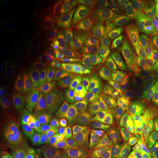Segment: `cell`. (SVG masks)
<instances>
[{
  "mask_svg": "<svg viewBox=\"0 0 158 158\" xmlns=\"http://www.w3.org/2000/svg\"><path fill=\"white\" fill-rule=\"evenodd\" d=\"M93 56L102 80H114L118 73L138 64L139 48L128 40L122 18L108 23L98 35Z\"/></svg>",
  "mask_w": 158,
  "mask_h": 158,
  "instance_id": "1",
  "label": "cell"
},
{
  "mask_svg": "<svg viewBox=\"0 0 158 158\" xmlns=\"http://www.w3.org/2000/svg\"><path fill=\"white\" fill-rule=\"evenodd\" d=\"M147 77V66L141 62L122 71L114 79L110 105L118 119L122 117L125 108L134 97L141 92Z\"/></svg>",
  "mask_w": 158,
  "mask_h": 158,
  "instance_id": "2",
  "label": "cell"
},
{
  "mask_svg": "<svg viewBox=\"0 0 158 158\" xmlns=\"http://www.w3.org/2000/svg\"><path fill=\"white\" fill-rule=\"evenodd\" d=\"M157 7L155 0L136 2L122 15L128 40L138 48L150 34Z\"/></svg>",
  "mask_w": 158,
  "mask_h": 158,
  "instance_id": "3",
  "label": "cell"
},
{
  "mask_svg": "<svg viewBox=\"0 0 158 158\" xmlns=\"http://www.w3.org/2000/svg\"><path fill=\"white\" fill-rule=\"evenodd\" d=\"M74 110L70 97H62L56 103L39 116L36 124L37 135L43 140L49 139L63 132Z\"/></svg>",
  "mask_w": 158,
  "mask_h": 158,
  "instance_id": "4",
  "label": "cell"
},
{
  "mask_svg": "<svg viewBox=\"0 0 158 158\" xmlns=\"http://www.w3.org/2000/svg\"><path fill=\"white\" fill-rule=\"evenodd\" d=\"M98 133H100L98 126L91 123L74 110L62 132L64 154L71 156L84 149L86 143Z\"/></svg>",
  "mask_w": 158,
  "mask_h": 158,
  "instance_id": "5",
  "label": "cell"
},
{
  "mask_svg": "<svg viewBox=\"0 0 158 158\" xmlns=\"http://www.w3.org/2000/svg\"><path fill=\"white\" fill-rule=\"evenodd\" d=\"M102 81L100 70L95 68H82L71 73L70 98L75 110H78L85 100L100 88Z\"/></svg>",
  "mask_w": 158,
  "mask_h": 158,
  "instance_id": "6",
  "label": "cell"
},
{
  "mask_svg": "<svg viewBox=\"0 0 158 158\" xmlns=\"http://www.w3.org/2000/svg\"><path fill=\"white\" fill-rule=\"evenodd\" d=\"M66 35L69 47L74 52H94L98 35L85 19L79 17L70 19L66 25Z\"/></svg>",
  "mask_w": 158,
  "mask_h": 158,
  "instance_id": "7",
  "label": "cell"
},
{
  "mask_svg": "<svg viewBox=\"0 0 158 158\" xmlns=\"http://www.w3.org/2000/svg\"><path fill=\"white\" fill-rule=\"evenodd\" d=\"M59 89L56 87H45L34 94L29 104V110L31 115L37 116L56 103Z\"/></svg>",
  "mask_w": 158,
  "mask_h": 158,
  "instance_id": "8",
  "label": "cell"
},
{
  "mask_svg": "<svg viewBox=\"0 0 158 158\" xmlns=\"http://www.w3.org/2000/svg\"><path fill=\"white\" fill-rule=\"evenodd\" d=\"M84 149L109 158H121L115 142L108 132L98 133L86 143Z\"/></svg>",
  "mask_w": 158,
  "mask_h": 158,
  "instance_id": "9",
  "label": "cell"
},
{
  "mask_svg": "<svg viewBox=\"0 0 158 158\" xmlns=\"http://www.w3.org/2000/svg\"><path fill=\"white\" fill-rule=\"evenodd\" d=\"M103 94L101 88L97 89L86 99L78 111L82 116L94 125H98L100 120Z\"/></svg>",
  "mask_w": 158,
  "mask_h": 158,
  "instance_id": "10",
  "label": "cell"
},
{
  "mask_svg": "<svg viewBox=\"0 0 158 158\" xmlns=\"http://www.w3.org/2000/svg\"><path fill=\"white\" fill-rule=\"evenodd\" d=\"M2 70L6 76L16 78L21 76L23 68V56L15 50H7L1 52L0 55Z\"/></svg>",
  "mask_w": 158,
  "mask_h": 158,
  "instance_id": "11",
  "label": "cell"
},
{
  "mask_svg": "<svg viewBox=\"0 0 158 158\" xmlns=\"http://www.w3.org/2000/svg\"><path fill=\"white\" fill-rule=\"evenodd\" d=\"M140 94L147 102L150 114L158 115V76H148Z\"/></svg>",
  "mask_w": 158,
  "mask_h": 158,
  "instance_id": "12",
  "label": "cell"
},
{
  "mask_svg": "<svg viewBox=\"0 0 158 158\" xmlns=\"http://www.w3.org/2000/svg\"><path fill=\"white\" fill-rule=\"evenodd\" d=\"M142 62L158 74V36L149 38L139 48Z\"/></svg>",
  "mask_w": 158,
  "mask_h": 158,
  "instance_id": "13",
  "label": "cell"
},
{
  "mask_svg": "<svg viewBox=\"0 0 158 158\" xmlns=\"http://www.w3.org/2000/svg\"><path fill=\"white\" fill-rule=\"evenodd\" d=\"M24 124L19 116L15 114L6 116L0 126V140L9 141L18 137L23 132Z\"/></svg>",
  "mask_w": 158,
  "mask_h": 158,
  "instance_id": "14",
  "label": "cell"
},
{
  "mask_svg": "<svg viewBox=\"0 0 158 158\" xmlns=\"http://www.w3.org/2000/svg\"><path fill=\"white\" fill-rule=\"evenodd\" d=\"M51 37L44 29H37L26 42V46L35 54L43 55L50 49Z\"/></svg>",
  "mask_w": 158,
  "mask_h": 158,
  "instance_id": "15",
  "label": "cell"
},
{
  "mask_svg": "<svg viewBox=\"0 0 158 158\" xmlns=\"http://www.w3.org/2000/svg\"><path fill=\"white\" fill-rule=\"evenodd\" d=\"M149 113L147 102L141 94H137L134 97L125 110L127 118H130L134 124L145 123Z\"/></svg>",
  "mask_w": 158,
  "mask_h": 158,
  "instance_id": "16",
  "label": "cell"
},
{
  "mask_svg": "<svg viewBox=\"0 0 158 158\" xmlns=\"http://www.w3.org/2000/svg\"><path fill=\"white\" fill-rule=\"evenodd\" d=\"M31 86L32 84L25 81L21 76L13 78L8 89L10 99L16 103L25 101L30 94Z\"/></svg>",
  "mask_w": 158,
  "mask_h": 158,
  "instance_id": "17",
  "label": "cell"
},
{
  "mask_svg": "<svg viewBox=\"0 0 158 158\" xmlns=\"http://www.w3.org/2000/svg\"><path fill=\"white\" fill-rule=\"evenodd\" d=\"M133 128L138 136L140 146L146 148H153L158 146V133L150 128L147 124H134Z\"/></svg>",
  "mask_w": 158,
  "mask_h": 158,
  "instance_id": "18",
  "label": "cell"
},
{
  "mask_svg": "<svg viewBox=\"0 0 158 158\" xmlns=\"http://www.w3.org/2000/svg\"><path fill=\"white\" fill-rule=\"evenodd\" d=\"M107 132L110 134L115 142L120 157H123L125 155L127 156L137 149V147L133 142L130 141L128 138H125L122 134L118 133L113 126L108 128Z\"/></svg>",
  "mask_w": 158,
  "mask_h": 158,
  "instance_id": "19",
  "label": "cell"
},
{
  "mask_svg": "<svg viewBox=\"0 0 158 158\" xmlns=\"http://www.w3.org/2000/svg\"><path fill=\"white\" fill-rule=\"evenodd\" d=\"M40 67V59L35 54H29L25 59L21 76L25 81L32 84Z\"/></svg>",
  "mask_w": 158,
  "mask_h": 158,
  "instance_id": "20",
  "label": "cell"
},
{
  "mask_svg": "<svg viewBox=\"0 0 158 158\" xmlns=\"http://www.w3.org/2000/svg\"><path fill=\"white\" fill-rule=\"evenodd\" d=\"M120 134L128 138L138 148V136L136 135L133 124L127 117H122L117 120L113 126Z\"/></svg>",
  "mask_w": 158,
  "mask_h": 158,
  "instance_id": "21",
  "label": "cell"
},
{
  "mask_svg": "<svg viewBox=\"0 0 158 158\" xmlns=\"http://www.w3.org/2000/svg\"><path fill=\"white\" fill-rule=\"evenodd\" d=\"M31 138L29 137L23 143L15 144L3 150L1 158H27Z\"/></svg>",
  "mask_w": 158,
  "mask_h": 158,
  "instance_id": "22",
  "label": "cell"
},
{
  "mask_svg": "<svg viewBox=\"0 0 158 158\" xmlns=\"http://www.w3.org/2000/svg\"><path fill=\"white\" fill-rule=\"evenodd\" d=\"M64 140L61 136L54 138L45 147L42 158H58L64 151Z\"/></svg>",
  "mask_w": 158,
  "mask_h": 158,
  "instance_id": "23",
  "label": "cell"
},
{
  "mask_svg": "<svg viewBox=\"0 0 158 158\" xmlns=\"http://www.w3.org/2000/svg\"><path fill=\"white\" fill-rule=\"evenodd\" d=\"M24 2L22 0H2L1 10L8 15L18 14L22 9Z\"/></svg>",
  "mask_w": 158,
  "mask_h": 158,
  "instance_id": "24",
  "label": "cell"
},
{
  "mask_svg": "<svg viewBox=\"0 0 158 158\" xmlns=\"http://www.w3.org/2000/svg\"><path fill=\"white\" fill-rule=\"evenodd\" d=\"M71 158H109L105 156L100 155V154L90 151L86 149H83L79 150L73 155H71Z\"/></svg>",
  "mask_w": 158,
  "mask_h": 158,
  "instance_id": "25",
  "label": "cell"
},
{
  "mask_svg": "<svg viewBox=\"0 0 158 158\" xmlns=\"http://www.w3.org/2000/svg\"><path fill=\"white\" fill-rule=\"evenodd\" d=\"M86 10L89 15L94 19H98L100 15V3L98 0L92 1L86 5Z\"/></svg>",
  "mask_w": 158,
  "mask_h": 158,
  "instance_id": "26",
  "label": "cell"
},
{
  "mask_svg": "<svg viewBox=\"0 0 158 158\" xmlns=\"http://www.w3.org/2000/svg\"><path fill=\"white\" fill-rule=\"evenodd\" d=\"M146 124L152 129L158 130V115L149 114L146 119Z\"/></svg>",
  "mask_w": 158,
  "mask_h": 158,
  "instance_id": "27",
  "label": "cell"
},
{
  "mask_svg": "<svg viewBox=\"0 0 158 158\" xmlns=\"http://www.w3.org/2000/svg\"><path fill=\"white\" fill-rule=\"evenodd\" d=\"M124 158H153L149 153L147 152L141 151V150H135Z\"/></svg>",
  "mask_w": 158,
  "mask_h": 158,
  "instance_id": "28",
  "label": "cell"
},
{
  "mask_svg": "<svg viewBox=\"0 0 158 158\" xmlns=\"http://www.w3.org/2000/svg\"><path fill=\"white\" fill-rule=\"evenodd\" d=\"M156 36H158V7L156 12L155 18H154L152 29L149 35V38H153Z\"/></svg>",
  "mask_w": 158,
  "mask_h": 158,
  "instance_id": "29",
  "label": "cell"
},
{
  "mask_svg": "<svg viewBox=\"0 0 158 158\" xmlns=\"http://www.w3.org/2000/svg\"><path fill=\"white\" fill-rule=\"evenodd\" d=\"M45 149V147H44ZM44 149L41 147V146H37L34 149V151L32 152L31 155L29 158H42L43 152H44Z\"/></svg>",
  "mask_w": 158,
  "mask_h": 158,
  "instance_id": "30",
  "label": "cell"
},
{
  "mask_svg": "<svg viewBox=\"0 0 158 158\" xmlns=\"http://www.w3.org/2000/svg\"><path fill=\"white\" fill-rule=\"evenodd\" d=\"M136 150H141V151L147 152L148 153H152V154H155V155H158V146L157 147H155L153 148H146L138 145L137 149Z\"/></svg>",
  "mask_w": 158,
  "mask_h": 158,
  "instance_id": "31",
  "label": "cell"
},
{
  "mask_svg": "<svg viewBox=\"0 0 158 158\" xmlns=\"http://www.w3.org/2000/svg\"><path fill=\"white\" fill-rule=\"evenodd\" d=\"M5 99H6V94L4 90H1L0 92V108L1 109H2L4 108L5 103Z\"/></svg>",
  "mask_w": 158,
  "mask_h": 158,
  "instance_id": "32",
  "label": "cell"
},
{
  "mask_svg": "<svg viewBox=\"0 0 158 158\" xmlns=\"http://www.w3.org/2000/svg\"><path fill=\"white\" fill-rule=\"evenodd\" d=\"M153 158H158V156L157 155V156H155V157H154Z\"/></svg>",
  "mask_w": 158,
  "mask_h": 158,
  "instance_id": "33",
  "label": "cell"
},
{
  "mask_svg": "<svg viewBox=\"0 0 158 158\" xmlns=\"http://www.w3.org/2000/svg\"><path fill=\"white\" fill-rule=\"evenodd\" d=\"M156 132H157V133H158V130H156Z\"/></svg>",
  "mask_w": 158,
  "mask_h": 158,
  "instance_id": "34",
  "label": "cell"
}]
</instances>
